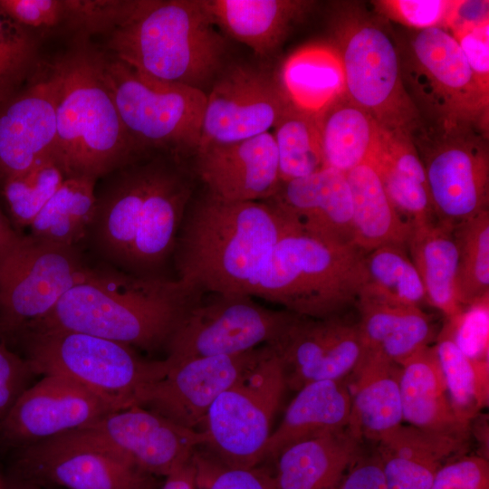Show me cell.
<instances>
[{"label":"cell","mask_w":489,"mask_h":489,"mask_svg":"<svg viewBox=\"0 0 489 489\" xmlns=\"http://www.w3.org/2000/svg\"><path fill=\"white\" fill-rule=\"evenodd\" d=\"M193 459L197 489H275L274 472L264 464L252 468L227 467L200 448Z\"/></svg>","instance_id":"f6af8a7d"},{"label":"cell","mask_w":489,"mask_h":489,"mask_svg":"<svg viewBox=\"0 0 489 489\" xmlns=\"http://www.w3.org/2000/svg\"><path fill=\"white\" fill-rule=\"evenodd\" d=\"M488 128L422 118L410 131L424 167L434 214L454 227L489 210Z\"/></svg>","instance_id":"52a82bcc"},{"label":"cell","mask_w":489,"mask_h":489,"mask_svg":"<svg viewBox=\"0 0 489 489\" xmlns=\"http://www.w3.org/2000/svg\"><path fill=\"white\" fill-rule=\"evenodd\" d=\"M430 489H489V464L484 456L457 457L436 472Z\"/></svg>","instance_id":"c3c4849f"},{"label":"cell","mask_w":489,"mask_h":489,"mask_svg":"<svg viewBox=\"0 0 489 489\" xmlns=\"http://www.w3.org/2000/svg\"><path fill=\"white\" fill-rule=\"evenodd\" d=\"M399 57L408 93L428 120L470 121L488 128L489 95L481 90L450 32L417 31Z\"/></svg>","instance_id":"7c38bea8"},{"label":"cell","mask_w":489,"mask_h":489,"mask_svg":"<svg viewBox=\"0 0 489 489\" xmlns=\"http://www.w3.org/2000/svg\"><path fill=\"white\" fill-rule=\"evenodd\" d=\"M175 157L158 152L155 171L139 217L127 273L158 275L157 271L174 252L189 205L193 185Z\"/></svg>","instance_id":"44dd1931"},{"label":"cell","mask_w":489,"mask_h":489,"mask_svg":"<svg viewBox=\"0 0 489 489\" xmlns=\"http://www.w3.org/2000/svg\"><path fill=\"white\" fill-rule=\"evenodd\" d=\"M92 264L78 245L23 235L0 258V333L20 336L82 282Z\"/></svg>","instance_id":"8fae6325"},{"label":"cell","mask_w":489,"mask_h":489,"mask_svg":"<svg viewBox=\"0 0 489 489\" xmlns=\"http://www.w3.org/2000/svg\"><path fill=\"white\" fill-rule=\"evenodd\" d=\"M34 374L25 360L0 344V419H3Z\"/></svg>","instance_id":"f907efd6"},{"label":"cell","mask_w":489,"mask_h":489,"mask_svg":"<svg viewBox=\"0 0 489 489\" xmlns=\"http://www.w3.org/2000/svg\"><path fill=\"white\" fill-rule=\"evenodd\" d=\"M41 40L0 9V104L24 89L43 69Z\"/></svg>","instance_id":"b9f144b4"},{"label":"cell","mask_w":489,"mask_h":489,"mask_svg":"<svg viewBox=\"0 0 489 489\" xmlns=\"http://www.w3.org/2000/svg\"><path fill=\"white\" fill-rule=\"evenodd\" d=\"M325 168L344 174L368 161L381 127L346 94L317 114Z\"/></svg>","instance_id":"d590c367"},{"label":"cell","mask_w":489,"mask_h":489,"mask_svg":"<svg viewBox=\"0 0 489 489\" xmlns=\"http://www.w3.org/2000/svg\"><path fill=\"white\" fill-rule=\"evenodd\" d=\"M364 270L360 296L418 307L427 303L424 284L407 246L385 244L365 253Z\"/></svg>","instance_id":"74e56055"},{"label":"cell","mask_w":489,"mask_h":489,"mask_svg":"<svg viewBox=\"0 0 489 489\" xmlns=\"http://www.w3.org/2000/svg\"><path fill=\"white\" fill-rule=\"evenodd\" d=\"M365 253L295 227L275 244L251 296L292 313L325 318L356 306L365 281Z\"/></svg>","instance_id":"5b68a950"},{"label":"cell","mask_w":489,"mask_h":489,"mask_svg":"<svg viewBox=\"0 0 489 489\" xmlns=\"http://www.w3.org/2000/svg\"><path fill=\"white\" fill-rule=\"evenodd\" d=\"M457 247V291L462 306L489 294V210L453 227Z\"/></svg>","instance_id":"60d3db41"},{"label":"cell","mask_w":489,"mask_h":489,"mask_svg":"<svg viewBox=\"0 0 489 489\" xmlns=\"http://www.w3.org/2000/svg\"><path fill=\"white\" fill-rule=\"evenodd\" d=\"M435 348L445 378L451 407L458 420L471 427L489 401V369L473 363L442 326Z\"/></svg>","instance_id":"ab89813d"},{"label":"cell","mask_w":489,"mask_h":489,"mask_svg":"<svg viewBox=\"0 0 489 489\" xmlns=\"http://www.w3.org/2000/svg\"><path fill=\"white\" fill-rule=\"evenodd\" d=\"M398 215L408 224L435 220L424 167L410 133L381 128L369 159Z\"/></svg>","instance_id":"4dcf8cb0"},{"label":"cell","mask_w":489,"mask_h":489,"mask_svg":"<svg viewBox=\"0 0 489 489\" xmlns=\"http://www.w3.org/2000/svg\"><path fill=\"white\" fill-rule=\"evenodd\" d=\"M268 346L281 364L286 388L296 392L314 381L345 379L363 354L358 317L348 312L325 318L292 312Z\"/></svg>","instance_id":"2e32d148"},{"label":"cell","mask_w":489,"mask_h":489,"mask_svg":"<svg viewBox=\"0 0 489 489\" xmlns=\"http://www.w3.org/2000/svg\"><path fill=\"white\" fill-rule=\"evenodd\" d=\"M273 129L281 183L325 168L317 114L290 103Z\"/></svg>","instance_id":"f35d334b"},{"label":"cell","mask_w":489,"mask_h":489,"mask_svg":"<svg viewBox=\"0 0 489 489\" xmlns=\"http://www.w3.org/2000/svg\"><path fill=\"white\" fill-rule=\"evenodd\" d=\"M488 1H456L447 31L472 27L489 22Z\"/></svg>","instance_id":"f5cc1de1"},{"label":"cell","mask_w":489,"mask_h":489,"mask_svg":"<svg viewBox=\"0 0 489 489\" xmlns=\"http://www.w3.org/2000/svg\"><path fill=\"white\" fill-rule=\"evenodd\" d=\"M451 34L481 90L489 95V22Z\"/></svg>","instance_id":"681fc988"},{"label":"cell","mask_w":489,"mask_h":489,"mask_svg":"<svg viewBox=\"0 0 489 489\" xmlns=\"http://www.w3.org/2000/svg\"><path fill=\"white\" fill-rule=\"evenodd\" d=\"M158 151L146 152L101 177L85 239L98 263L127 272ZM99 180V179H98Z\"/></svg>","instance_id":"d6986e66"},{"label":"cell","mask_w":489,"mask_h":489,"mask_svg":"<svg viewBox=\"0 0 489 489\" xmlns=\"http://www.w3.org/2000/svg\"><path fill=\"white\" fill-rule=\"evenodd\" d=\"M285 389L281 364L265 345L259 360L208 408L197 429L205 437L202 447L227 467L263 465L272 421Z\"/></svg>","instance_id":"9c48e42d"},{"label":"cell","mask_w":489,"mask_h":489,"mask_svg":"<svg viewBox=\"0 0 489 489\" xmlns=\"http://www.w3.org/2000/svg\"><path fill=\"white\" fill-rule=\"evenodd\" d=\"M164 478L160 489H197L196 466L193 457L190 461Z\"/></svg>","instance_id":"db71d44e"},{"label":"cell","mask_w":489,"mask_h":489,"mask_svg":"<svg viewBox=\"0 0 489 489\" xmlns=\"http://www.w3.org/2000/svg\"><path fill=\"white\" fill-rule=\"evenodd\" d=\"M287 100L294 107L318 114L345 94V75L337 49L310 44L289 55L277 76Z\"/></svg>","instance_id":"836d02e7"},{"label":"cell","mask_w":489,"mask_h":489,"mask_svg":"<svg viewBox=\"0 0 489 489\" xmlns=\"http://www.w3.org/2000/svg\"><path fill=\"white\" fill-rule=\"evenodd\" d=\"M244 294L204 293L188 305L167 347L171 363L241 354L272 343L291 316Z\"/></svg>","instance_id":"4fadbf2b"},{"label":"cell","mask_w":489,"mask_h":489,"mask_svg":"<svg viewBox=\"0 0 489 489\" xmlns=\"http://www.w3.org/2000/svg\"><path fill=\"white\" fill-rule=\"evenodd\" d=\"M350 392L344 379L314 381L300 388L267 441L263 464L274 461L292 444L347 427Z\"/></svg>","instance_id":"f546056e"},{"label":"cell","mask_w":489,"mask_h":489,"mask_svg":"<svg viewBox=\"0 0 489 489\" xmlns=\"http://www.w3.org/2000/svg\"><path fill=\"white\" fill-rule=\"evenodd\" d=\"M347 427L290 445L275 458V489H330L362 455Z\"/></svg>","instance_id":"4316f807"},{"label":"cell","mask_w":489,"mask_h":489,"mask_svg":"<svg viewBox=\"0 0 489 489\" xmlns=\"http://www.w3.org/2000/svg\"><path fill=\"white\" fill-rule=\"evenodd\" d=\"M196 172L207 192L231 202L266 201L281 184L271 132L197 149Z\"/></svg>","instance_id":"603a6c76"},{"label":"cell","mask_w":489,"mask_h":489,"mask_svg":"<svg viewBox=\"0 0 489 489\" xmlns=\"http://www.w3.org/2000/svg\"><path fill=\"white\" fill-rule=\"evenodd\" d=\"M295 228L321 240L353 244L352 202L346 174L331 168L282 182L268 200Z\"/></svg>","instance_id":"cb8c5ba5"},{"label":"cell","mask_w":489,"mask_h":489,"mask_svg":"<svg viewBox=\"0 0 489 489\" xmlns=\"http://www.w3.org/2000/svg\"><path fill=\"white\" fill-rule=\"evenodd\" d=\"M115 409L65 378L46 375L28 387L3 418L5 434L29 446L83 428Z\"/></svg>","instance_id":"ffe728a7"},{"label":"cell","mask_w":489,"mask_h":489,"mask_svg":"<svg viewBox=\"0 0 489 489\" xmlns=\"http://www.w3.org/2000/svg\"><path fill=\"white\" fill-rule=\"evenodd\" d=\"M139 470L166 477L204 446L203 434L141 406L115 410L72 431Z\"/></svg>","instance_id":"5bb4252c"},{"label":"cell","mask_w":489,"mask_h":489,"mask_svg":"<svg viewBox=\"0 0 489 489\" xmlns=\"http://www.w3.org/2000/svg\"><path fill=\"white\" fill-rule=\"evenodd\" d=\"M22 236L0 208V258L12 250Z\"/></svg>","instance_id":"11a10c76"},{"label":"cell","mask_w":489,"mask_h":489,"mask_svg":"<svg viewBox=\"0 0 489 489\" xmlns=\"http://www.w3.org/2000/svg\"><path fill=\"white\" fill-rule=\"evenodd\" d=\"M330 489H386L378 455H361L343 477Z\"/></svg>","instance_id":"816d5d0a"},{"label":"cell","mask_w":489,"mask_h":489,"mask_svg":"<svg viewBox=\"0 0 489 489\" xmlns=\"http://www.w3.org/2000/svg\"><path fill=\"white\" fill-rule=\"evenodd\" d=\"M403 421L422 429L468 438L470 427L456 417L448 398L435 345L400 365Z\"/></svg>","instance_id":"1f68e13d"},{"label":"cell","mask_w":489,"mask_h":489,"mask_svg":"<svg viewBox=\"0 0 489 489\" xmlns=\"http://www.w3.org/2000/svg\"><path fill=\"white\" fill-rule=\"evenodd\" d=\"M85 35L47 69L55 94L53 156L65 178L100 179L144 154L127 132L105 77V54Z\"/></svg>","instance_id":"3957f363"},{"label":"cell","mask_w":489,"mask_h":489,"mask_svg":"<svg viewBox=\"0 0 489 489\" xmlns=\"http://www.w3.org/2000/svg\"><path fill=\"white\" fill-rule=\"evenodd\" d=\"M456 1L382 0L376 9L386 17L417 31L430 28L447 30Z\"/></svg>","instance_id":"bcb514c9"},{"label":"cell","mask_w":489,"mask_h":489,"mask_svg":"<svg viewBox=\"0 0 489 489\" xmlns=\"http://www.w3.org/2000/svg\"><path fill=\"white\" fill-rule=\"evenodd\" d=\"M65 176L53 156L7 179L0 191L16 227H29L58 190Z\"/></svg>","instance_id":"7bdbcfd3"},{"label":"cell","mask_w":489,"mask_h":489,"mask_svg":"<svg viewBox=\"0 0 489 489\" xmlns=\"http://www.w3.org/2000/svg\"><path fill=\"white\" fill-rule=\"evenodd\" d=\"M334 34L348 98L381 128L410 133L422 115L407 91L399 53L389 35L354 13L338 19Z\"/></svg>","instance_id":"30bf717a"},{"label":"cell","mask_w":489,"mask_h":489,"mask_svg":"<svg viewBox=\"0 0 489 489\" xmlns=\"http://www.w3.org/2000/svg\"><path fill=\"white\" fill-rule=\"evenodd\" d=\"M289 105L277 76L249 64L229 66L206 94L198 149L270 132Z\"/></svg>","instance_id":"9a60e30c"},{"label":"cell","mask_w":489,"mask_h":489,"mask_svg":"<svg viewBox=\"0 0 489 489\" xmlns=\"http://www.w3.org/2000/svg\"><path fill=\"white\" fill-rule=\"evenodd\" d=\"M264 346L228 356L171 363L142 393L139 405L187 428L197 430L215 399L261 358Z\"/></svg>","instance_id":"ac0fdd59"},{"label":"cell","mask_w":489,"mask_h":489,"mask_svg":"<svg viewBox=\"0 0 489 489\" xmlns=\"http://www.w3.org/2000/svg\"><path fill=\"white\" fill-rule=\"evenodd\" d=\"M17 465L21 480L66 489H160L163 483L72 433L26 446Z\"/></svg>","instance_id":"e0dca14e"},{"label":"cell","mask_w":489,"mask_h":489,"mask_svg":"<svg viewBox=\"0 0 489 489\" xmlns=\"http://www.w3.org/2000/svg\"><path fill=\"white\" fill-rule=\"evenodd\" d=\"M97 180L68 177L29 225L30 235L66 245L85 239L95 209Z\"/></svg>","instance_id":"8d00e7d4"},{"label":"cell","mask_w":489,"mask_h":489,"mask_svg":"<svg viewBox=\"0 0 489 489\" xmlns=\"http://www.w3.org/2000/svg\"><path fill=\"white\" fill-rule=\"evenodd\" d=\"M55 94L45 64L37 77L0 104V189L10 177L53 156Z\"/></svg>","instance_id":"7402d4cb"},{"label":"cell","mask_w":489,"mask_h":489,"mask_svg":"<svg viewBox=\"0 0 489 489\" xmlns=\"http://www.w3.org/2000/svg\"><path fill=\"white\" fill-rule=\"evenodd\" d=\"M355 308L363 352H378L398 365L430 346L439 331L418 306L360 296Z\"/></svg>","instance_id":"f1b7e54d"},{"label":"cell","mask_w":489,"mask_h":489,"mask_svg":"<svg viewBox=\"0 0 489 489\" xmlns=\"http://www.w3.org/2000/svg\"><path fill=\"white\" fill-rule=\"evenodd\" d=\"M408 254L424 284L427 303L446 319L463 306L457 291V247L453 228L435 220L411 225L407 243Z\"/></svg>","instance_id":"d6a6232c"},{"label":"cell","mask_w":489,"mask_h":489,"mask_svg":"<svg viewBox=\"0 0 489 489\" xmlns=\"http://www.w3.org/2000/svg\"><path fill=\"white\" fill-rule=\"evenodd\" d=\"M293 227L268 201L231 202L207 192L181 223L177 280L193 296H251L275 244Z\"/></svg>","instance_id":"6da1fadb"},{"label":"cell","mask_w":489,"mask_h":489,"mask_svg":"<svg viewBox=\"0 0 489 489\" xmlns=\"http://www.w3.org/2000/svg\"><path fill=\"white\" fill-rule=\"evenodd\" d=\"M7 489H41V488L31 482L18 479L15 482L10 483L7 486Z\"/></svg>","instance_id":"9f6ffc18"},{"label":"cell","mask_w":489,"mask_h":489,"mask_svg":"<svg viewBox=\"0 0 489 489\" xmlns=\"http://www.w3.org/2000/svg\"><path fill=\"white\" fill-rule=\"evenodd\" d=\"M104 54L107 83L123 125L139 151L165 152L178 159L196 154L206 93L149 78Z\"/></svg>","instance_id":"ba28073f"},{"label":"cell","mask_w":489,"mask_h":489,"mask_svg":"<svg viewBox=\"0 0 489 489\" xmlns=\"http://www.w3.org/2000/svg\"><path fill=\"white\" fill-rule=\"evenodd\" d=\"M195 297L177 280L136 275L97 263L20 336L76 331L152 350L168 345Z\"/></svg>","instance_id":"7a4b0ae2"},{"label":"cell","mask_w":489,"mask_h":489,"mask_svg":"<svg viewBox=\"0 0 489 489\" xmlns=\"http://www.w3.org/2000/svg\"><path fill=\"white\" fill-rule=\"evenodd\" d=\"M0 9L42 38L56 30L67 31L68 0H0Z\"/></svg>","instance_id":"7dc6e473"},{"label":"cell","mask_w":489,"mask_h":489,"mask_svg":"<svg viewBox=\"0 0 489 489\" xmlns=\"http://www.w3.org/2000/svg\"><path fill=\"white\" fill-rule=\"evenodd\" d=\"M107 54L149 78L204 91L227 46L200 0H132L105 34Z\"/></svg>","instance_id":"277c9868"},{"label":"cell","mask_w":489,"mask_h":489,"mask_svg":"<svg viewBox=\"0 0 489 489\" xmlns=\"http://www.w3.org/2000/svg\"><path fill=\"white\" fill-rule=\"evenodd\" d=\"M443 327L473 363L489 369V294L446 319Z\"/></svg>","instance_id":"ee69618b"},{"label":"cell","mask_w":489,"mask_h":489,"mask_svg":"<svg viewBox=\"0 0 489 489\" xmlns=\"http://www.w3.org/2000/svg\"><path fill=\"white\" fill-rule=\"evenodd\" d=\"M467 438L400 425L377 442L386 489H430L437 470Z\"/></svg>","instance_id":"d4e9b609"},{"label":"cell","mask_w":489,"mask_h":489,"mask_svg":"<svg viewBox=\"0 0 489 489\" xmlns=\"http://www.w3.org/2000/svg\"><path fill=\"white\" fill-rule=\"evenodd\" d=\"M352 202L353 244L364 253L385 244L407 246L411 225L394 208L369 160L346 173Z\"/></svg>","instance_id":"e575fe53"},{"label":"cell","mask_w":489,"mask_h":489,"mask_svg":"<svg viewBox=\"0 0 489 489\" xmlns=\"http://www.w3.org/2000/svg\"><path fill=\"white\" fill-rule=\"evenodd\" d=\"M354 375L347 428L360 440L378 442L402 424L400 366L378 352L364 351Z\"/></svg>","instance_id":"83f0119b"},{"label":"cell","mask_w":489,"mask_h":489,"mask_svg":"<svg viewBox=\"0 0 489 489\" xmlns=\"http://www.w3.org/2000/svg\"><path fill=\"white\" fill-rule=\"evenodd\" d=\"M217 30L260 56L281 46L312 2L301 0H200Z\"/></svg>","instance_id":"484cf974"},{"label":"cell","mask_w":489,"mask_h":489,"mask_svg":"<svg viewBox=\"0 0 489 489\" xmlns=\"http://www.w3.org/2000/svg\"><path fill=\"white\" fill-rule=\"evenodd\" d=\"M20 337L34 374L70 379L115 410L138 406L144 390L168 369L166 360H145L130 346L91 334L51 331Z\"/></svg>","instance_id":"8992f818"}]
</instances>
